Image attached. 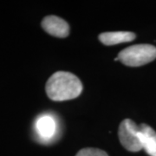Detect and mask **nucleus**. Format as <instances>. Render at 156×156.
<instances>
[{
  "mask_svg": "<svg viewBox=\"0 0 156 156\" xmlns=\"http://www.w3.org/2000/svg\"><path fill=\"white\" fill-rule=\"evenodd\" d=\"M156 58V47L151 44L129 46L118 54V59L129 67H139L153 62Z\"/></svg>",
  "mask_w": 156,
  "mask_h": 156,
  "instance_id": "f03ea898",
  "label": "nucleus"
},
{
  "mask_svg": "<svg viewBox=\"0 0 156 156\" xmlns=\"http://www.w3.org/2000/svg\"><path fill=\"white\" fill-rule=\"evenodd\" d=\"M118 136L122 145L130 152H138L142 149L140 137V126L130 119H125L118 129Z\"/></svg>",
  "mask_w": 156,
  "mask_h": 156,
  "instance_id": "7ed1b4c3",
  "label": "nucleus"
},
{
  "mask_svg": "<svg viewBox=\"0 0 156 156\" xmlns=\"http://www.w3.org/2000/svg\"><path fill=\"white\" fill-rule=\"evenodd\" d=\"M45 90L48 97L52 101L71 100L81 95L83 83L72 73L57 71L48 79Z\"/></svg>",
  "mask_w": 156,
  "mask_h": 156,
  "instance_id": "f257e3e1",
  "label": "nucleus"
},
{
  "mask_svg": "<svg viewBox=\"0 0 156 156\" xmlns=\"http://www.w3.org/2000/svg\"><path fill=\"white\" fill-rule=\"evenodd\" d=\"M140 137L142 149L150 156H156V132L147 124L140 125Z\"/></svg>",
  "mask_w": 156,
  "mask_h": 156,
  "instance_id": "39448f33",
  "label": "nucleus"
},
{
  "mask_svg": "<svg viewBox=\"0 0 156 156\" xmlns=\"http://www.w3.org/2000/svg\"><path fill=\"white\" fill-rule=\"evenodd\" d=\"M76 156H108V154L104 151L98 149V148H93V147H87L83 148L78 152Z\"/></svg>",
  "mask_w": 156,
  "mask_h": 156,
  "instance_id": "6e6552de",
  "label": "nucleus"
},
{
  "mask_svg": "<svg viewBox=\"0 0 156 156\" xmlns=\"http://www.w3.org/2000/svg\"><path fill=\"white\" fill-rule=\"evenodd\" d=\"M135 38V34L130 31H112L99 35V40L103 44L110 46L122 43L131 42Z\"/></svg>",
  "mask_w": 156,
  "mask_h": 156,
  "instance_id": "0eeeda50",
  "label": "nucleus"
},
{
  "mask_svg": "<svg viewBox=\"0 0 156 156\" xmlns=\"http://www.w3.org/2000/svg\"><path fill=\"white\" fill-rule=\"evenodd\" d=\"M42 27L47 33L56 37H66L69 34V25L65 20L56 16H47L42 21Z\"/></svg>",
  "mask_w": 156,
  "mask_h": 156,
  "instance_id": "20e7f679",
  "label": "nucleus"
},
{
  "mask_svg": "<svg viewBox=\"0 0 156 156\" xmlns=\"http://www.w3.org/2000/svg\"><path fill=\"white\" fill-rule=\"evenodd\" d=\"M36 130L38 135L44 140L52 138L56 130V124L53 117L45 115L40 116L36 122Z\"/></svg>",
  "mask_w": 156,
  "mask_h": 156,
  "instance_id": "423d86ee",
  "label": "nucleus"
}]
</instances>
